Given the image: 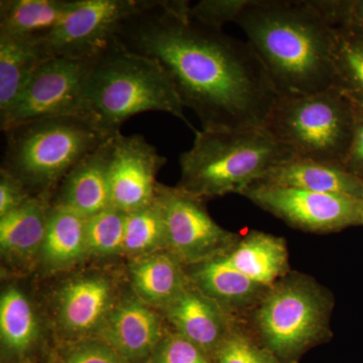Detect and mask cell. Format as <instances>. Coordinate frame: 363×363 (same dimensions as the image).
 Masks as SVG:
<instances>
[{
  "label": "cell",
  "mask_w": 363,
  "mask_h": 363,
  "mask_svg": "<svg viewBox=\"0 0 363 363\" xmlns=\"http://www.w3.org/2000/svg\"><path fill=\"white\" fill-rule=\"evenodd\" d=\"M190 9L189 1L160 0L124 21L116 40L164 67L202 130L264 128L279 95L259 55L250 43L192 20Z\"/></svg>",
  "instance_id": "1"
},
{
  "label": "cell",
  "mask_w": 363,
  "mask_h": 363,
  "mask_svg": "<svg viewBox=\"0 0 363 363\" xmlns=\"http://www.w3.org/2000/svg\"><path fill=\"white\" fill-rule=\"evenodd\" d=\"M235 23L279 96L335 87L334 28L313 0H250Z\"/></svg>",
  "instance_id": "2"
},
{
  "label": "cell",
  "mask_w": 363,
  "mask_h": 363,
  "mask_svg": "<svg viewBox=\"0 0 363 363\" xmlns=\"http://www.w3.org/2000/svg\"><path fill=\"white\" fill-rule=\"evenodd\" d=\"M86 117L105 135L121 131L138 113L162 111L196 130L175 85L156 60L130 51L114 38L92 59L84 91Z\"/></svg>",
  "instance_id": "3"
},
{
  "label": "cell",
  "mask_w": 363,
  "mask_h": 363,
  "mask_svg": "<svg viewBox=\"0 0 363 363\" xmlns=\"http://www.w3.org/2000/svg\"><path fill=\"white\" fill-rule=\"evenodd\" d=\"M266 128L195 133L180 157L178 188L198 199L240 194L272 169L294 159Z\"/></svg>",
  "instance_id": "4"
},
{
  "label": "cell",
  "mask_w": 363,
  "mask_h": 363,
  "mask_svg": "<svg viewBox=\"0 0 363 363\" xmlns=\"http://www.w3.org/2000/svg\"><path fill=\"white\" fill-rule=\"evenodd\" d=\"M335 298L309 274L291 271L269 289L242 322L255 340L284 363H298L333 336Z\"/></svg>",
  "instance_id": "5"
},
{
  "label": "cell",
  "mask_w": 363,
  "mask_h": 363,
  "mask_svg": "<svg viewBox=\"0 0 363 363\" xmlns=\"http://www.w3.org/2000/svg\"><path fill=\"white\" fill-rule=\"evenodd\" d=\"M4 133L1 169L37 195L49 192L79 162L111 138L89 119L78 116L33 119Z\"/></svg>",
  "instance_id": "6"
},
{
  "label": "cell",
  "mask_w": 363,
  "mask_h": 363,
  "mask_svg": "<svg viewBox=\"0 0 363 363\" xmlns=\"http://www.w3.org/2000/svg\"><path fill=\"white\" fill-rule=\"evenodd\" d=\"M264 128L297 159L342 164L352 140L354 105L336 87L279 96Z\"/></svg>",
  "instance_id": "7"
},
{
  "label": "cell",
  "mask_w": 363,
  "mask_h": 363,
  "mask_svg": "<svg viewBox=\"0 0 363 363\" xmlns=\"http://www.w3.org/2000/svg\"><path fill=\"white\" fill-rule=\"evenodd\" d=\"M160 0H74L58 25L37 38L45 59H87L116 37L131 16L152 9Z\"/></svg>",
  "instance_id": "8"
},
{
  "label": "cell",
  "mask_w": 363,
  "mask_h": 363,
  "mask_svg": "<svg viewBox=\"0 0 363 363\" xmlns=\"http://www.w3.org/2000/svg\"><path fill=\"white\" fill-rule=\"evenodd\" d=\"M241 195L260 209L305 233H339L362 225L363 200L257 182Z\"/></svg>",
  "instance_id": "9"
},
{
  "label": "cell",
  "mask_w": 363,
  "mask_h": 363,
  "mask_svg": "<svg viewBox=\"0 0 363 363\" xmlns=\"http://www.w3.org/2000/svg\"><path fill=\"white\" fill-rule=\"evenodd\" d=\"M93 57H58L45 61L33 74L9 113L0 119L1 130L48 117L78 116L87 119L84 91Z\"/></svg>",
  "instance_id": "10"
},
{
  "label": "cell",
  "mask_w": 363,
  "mask_h": 363,
  "mask_svg": "<svg viewBox=\"0 0 363 363\" xmlns=\"http://www.w3.org/2000/svg\"><path fill=\"white\" fill-rule=\"evenodd\" d=\"M157 200L166 223L168 252L186 267L225 255L240 234L222 228L211 218L203 200L178 187L160 185Z\"/></svg>",
  "instance_id": "11"
},
{
  "label": "cell",
  "mask_w": 363,
  "mask_h": 363,
  "mask_svg": "<svg viewBox=\"0 0 363 363\" xmlns=\"http://www.w3.org/2000/svg\"><path fill=\"white\" fill-rule=\"evenodd\" d=\"M167 162L142 135L112 136L109 189L111 206L130 213L156 201V177Z\"/></svg>",
  "instance_id": "12"
},
{
  "label": "cell",
  "mask_w": 363,
  "mask_h": 363,
  "mask_svg": "<svg viewBox=\"0 0 363 363\" xmlns=\"http://www.w3.org/2000/svg\"><path fill=\"white\" fill-rule=\"evenodd\" d=\"M164 309L176 332L214 357L238 323L192 281Z\"/></svg>",
  "instance_id": "13"
},
{
  "label": "cell",
  "mask_w": 363,
  "mask_h": 363,
  "mask_svg": "<svg viewBox=\"0 0 363 363\" xmlns=\"http://www.w3.org/2000/svg\"><path fill=\"white\" fill-rule=\"evenodd\" d=\"M188 267L191 281L241 323L269 289L233 269L220 257Z\"/></svg>",
  "instance_id": "14"
},
{
  "label": "cell",
  "mask_w": 363,
  "mask_h": 363,
  "mask_svg": "<svg viewBox=\"0 0 363 363\" xmlns=\"http://www.w3.org/2000/svg\"><path fill=\"white\" fill-rule=\"evenodd\" d=\"M111 150L112 136L79 162L62 181L55 205L70 208L86 218L111 208L108 178Z\"/></svg>",
  "instance_id": "15"
},
{
  "label": "cell",
  "mask_w": 363,
  "mask_h": 363,
  "mask_svg": "<svg viewBox=\"0 0 363 363\" xmlns=\"http://www.w3.org/2000/svg\"><path fill=\"white\" fill-rule=\"evenodd\" d=\"M220 259L247 278L269 288L292 271L285 238L264 231L250 230L245 236L240 235Z\"/></svg>",
  "instance_id": "16"
},
{
  "label": "cell",
  "mask_w": 363,
  "mask_h": 363,
  "mask_svg": "<svg viewBox=\"0 0 363 363\" xmlns=\"http://www.w3.org/2000/svg\"><path fill=\"white\" fill-rule=\"evenodd\" d=\"M102 335L105 343L130 362L152 357L164 338L160 318L138 301L121 305L105 324Z\"/></svg>",
  "instance_id": "17"
},
{
  "label": "cell",
  "mask_w": 363,
  "mask_h": 363,
  "mask_svg": "<svg viewBox=\"0 0 363 363\" xmlns=\"http://www.w3.org/2000/svg\"><path fill=\"white\" fill-rule=\"evenodd\" d=\"M259 182L325 194L363 197V182L342 164L334 162L294 157L272 169Z\"/></svg>",
  "instance_id": "18"
},
{
  "label": "cell",
  "mask_w": 363,
  "mask_h": 363,
  "mask_svg": "<svg viewBox=\"0 0 363 363\" xmlns=\"http://www.w3.org/2000/svg\"><path fill=\"white\" fill-rule=\"evenodd\" d=\"M49 192L33 195L0 218V247L4 255L26 259L40 252L52 205Z\"/></svg>",
  "instance_id": "19"
},
{
  "label": "cell",
  "mask_w": 363,
  "mask_h": 363,
  "mask_svg": "<svg viewBox=\"0 0 363 363\" xmlns=\"http://www.w3.org/2000/svg\"><path fill=\"white\" fill-rule=\"evenodd\" d=\"M184 267L166 250L138 257L130 269L136 293L145 302L166 308L191 283Z\"/></svg>",
  "instance_id": "20"
},
{
  "label": "cell",
  "mask_w": 363,
  "mask_h": 363,
  "mask_svg": "<svg viewBox=\"0 0 363 363\" xmlns=\"http://www.w3.org/2000/svg\"><path fill=\"white\" fill-rule=\"evenodd\" d=\"M47 60L35 38L0 37V119L9 113L33 74Z\"/></svg>",
  "instance_id": "21"
},
{
  "label": "cell",
  "mask_w": 363,
  "mask_h": 363,
  "mask_svg": "<svg viewBox=\"0 0 363 363\" xmlns=\"http://www.w3.org/2000/svg\"><path fill=\"white\" fill-rule=\"evenodd\" d=\"M111 286L102 279H82L64 289L60 300L61 321L69 331L84 333L104 321L111 306Z\"/></svg>",
  "instance_id": "22"
},
{
  "label": "cell",
  "mask_w": 363,
  "mask_h": 363,
  "mask_svg": "<svg viewBox=\"0 0 363 363\" xmlns=\"http://www.w3.org/2000/svg\"><path fill=\"white\" fill-rule=\"evenodd\" d=\"M74 0H1L0 37L37 38L51 32Z\"/></svg>",
  "instance_id": "23"
},
{
  "label": "cell",
  "mask_w": 363,
  "mask_h": 363,
  "mask_svg": "<svg viewBox=\"0 0 363 363\" xmlns=\"http://www.w3.org/2000/svg\"><path fill=\"white\" fill-rule=\"evenodd\" d=\"M86 220V217L70 208L52 205L40 250L45 264L52 267H67L88 253Z\"/></svg>",
  "instance_id": "24"
},
{
  "label": "cell",
  "mask_w": 363,
  "mask_h": 363,
  "mask_svg": "<svg viewBox=\"0 0 363 363\" xmlns=\"http://www.w3.org/2000/svg\"><path fill=\"white\" fill-rule=\"evenodd\" d=\"M333 28L335 87L363 108V33L350 26Z\"/></svg>",
  "instance_id": "25"
},
{
  "label": "cell",
  "mask_w": 363,
  "mask_h": 363,
  "mask_svg": "<svg viewBox=\"0 0 363 363\" xmlns=\"http://www.w3.org/2000/svg\"><path fill=\"white\" fill-rule=\"evenodd\" d=\"M39 327L30 301L18 289L11 288L0 300V335L13 352L28 350L37 339Z\"/></svg>",
  "instance_id": "26"
},
{
  "label": "cell",
  "mask_w": 363,
  "mask_h": 363,
  "mask_svg": "<svg viewBox=\"0 0 363 363\" xmlns=\"http://www.w3.org/2000/svg\"><path fill=\"white\" fill-rule=\"evenodd\" d=\"M162 250H168L166 223L156 198L149 206L126 214L123 252L142 257Z\"/></svg>",
  "instance_id": "27"
},
{
  "label": "cell",
  "mask_w": 363,
  "mask_h": 363,
  "mask_svg": "<svg viewBox=\"0 0 363 363\" xmlns=\"http://www.w3.org/2000/svg\"><path fill=\"white\" fill-rule=\"evenodd\" d=\"M126 213L108 208L86 220L87 252L98 257L123 252Z\"/></svg>",
  "instance_id": "28"
},
{
  "label": "cell",
  "mask_w": 363,
  "mask_h": 363,
  "mask_svg": "<svg viewBox=\"0 0 363 363\" xmlns=\"http://www.w3.org/2000/svg\"><path fill=\"white\" fill-rule=\"evenodd\" d=\"M215 363H284L260 345L247 327L238 322L233 333L217 351Z\"/></svg>",
  "instance_id": "29"
},
{
  "label": "cell",
  "mask_w": 363,
  "mask_h": 363,
  "mask_svg": "<svg viewBox=\"0 0 363 363\" xmlns=\"http://www.w3.org/2000/svg\"><path fill=\"white\" fill-rule=\"evenodd\" d=\"M149 363H215V357L174 331L164 336Z\"/></svg>",
  "instance_id": "30"
},
{
  "label": "cell",
  "mask_w": 363,
  "mask_h": 363,
  "mask_svg": "<svg viewBox=\"0 0 363 363\" xmlns=\"http://www.w3.org/2000/svg\"><path fill=\"white\" fill-rule=\"evenodd\" d=\"M250 0H202L191 6L189 16L197 21L215 30H222L227 23H235Z\"/></svg>",
  "instance_id": "31"
},
{
  "label": "cell",
  "mask_w": 363,
  "mask_h": 363,
  "mask_svg": "<svg viewBox=\"0 0 363 363\" xmlns=\"http://www.w3.org/2000/svg\"><path fill=\"white\" fill-rule=\"evenodd\" d=\"M332 28L350 26L363 33V0H313Z\"/></svg>",
  "instance_id": "32"
},
{
  "label": "cell",
  "mask_w": 363,
  "mask_h": 363,
  "mask_svg": "<svg viewBox=\"0 0 363 363\" xmlns=\"http://www.w3.org/2000/svg\"><path fill=\"white\" fill-rule=\"evenodd\" d=\"M64 363H131L105 342H85L73 348Z\"/></svg>",
  "instance_id": "33"
},
{
  "label": "cell",
  "mask_w": 363,
  "mask_h": 363,
  "mask_svg": "<svg viewBox=\"0 0 363 363\" xmlns=\"http://www.w3.org/2000/svg\"><path fill=\"white\" fill-rule=\"evenodd\" d=\"M30 196L18 179L0 169V218L20 207Z\"/></svg>",
  "instance_id": "34"
},
{
  "label": "cell",
  "mask_w": 363,
  "mask_h": 363,
  "mask_svg": "<svg viewBox=\"0 0 363 363\" xmlns=\"http://www.w3.org/2000/svg\"><path fill=\"white\" fill-rule=\"evenodd\" d=\"M342 166L346 171L363 182V108L355 105L352 140Z\"/></svg>",
  "instance_id": "35"
},
{
  "label": "cell",
  "mask_w": 363,
  "mask_h": 363,
  "mask_svg": "<svg viewBox=\"0 0 363 363\" xmlns=\"http://www.w3.org/2000/svg\"><path fill=\"white\" fill-rule=\"evenodd\" d=\"M362 200H363V197H362ZM362 225L363 226V212H362Z\"/></svg>",
  "instance_id": "36"
}]
</instances>
